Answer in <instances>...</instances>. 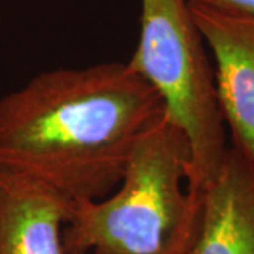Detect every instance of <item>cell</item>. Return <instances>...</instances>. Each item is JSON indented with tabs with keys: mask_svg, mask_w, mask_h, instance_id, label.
Segmentation results:
<instances>
[{
	"mask_svg": "<svg viewBox=\"0 0 254 254\" xmlns=\"http://www.w3.org/2000/svg\"><path fill=\"white\" fill-rule=\"evenodd\" d=\"M188 1L226 13L254 17V0H188Z\"/></svg>",
	"mask_w": 254,
	"mask_h": 254,
	"instance_id": "7",
	"label": "cell"
},
{
	"mask_svg": "<svg viewBox=\"0 0 254 254\" xmlns=\"http://www.w3.org/2000/svg\"><path fill=\"white\" fill-rule=\"evenodd\" d=\"M190 237H192V236H190ZM188 246H190V243L185 246V247H184L182 250H180V252H178V253H177V254H187V253H188Z\"/></svg>",
	"mask_w": 254,
	"mask_h": 254,
	"instance_id": "8",
	"label": "cell"
},
{
	"mask_svg": "<svg viewBox=\"0 0 254 254\" xmlns=\"http://www.w3.org/2000/svg\"><path fill=\"white\" fill-rule=\"evenodd\" d=\"M190 147L164 112L138 137L112 196L75 203L65 243L81 254H177L190 243L199 192L188 190Z\"/></svg>",
	"mask_w": 254,
	"mask_h": 254,
	"instance_id": "2",
	"label": "cell"
},
{
	"mask_svg": "<svg viewBox=\"0 0 254 254\" xmlns=\"http://www.w3.org/2000/svg\"><path fill=\"white\" fill-rule=\"evenodd\" d=\"M128 66L161 96L190 147L188 190H203L227 153L213 66L188 0H141L140 37Z\"/></svg>",
	"mask_w": 254,
	"mask_h": 254,
	"instance_id": "3",
	"label": "cell"
},
{
	"mask_svg": "<svg viewBox=\"0 0 254 254\" xmlns=\"http://www.w3.org/2000/svg\"><path fill=\"white\" fill-rule=\"evenodd\" d=\"M190 4L212 54L216 100L230 145L254 168V17Z\"/></svg>",
	"mask_w": 254,
	"mask_h": 254,
	"instance_id": "4",
	"label": "cell"
},
{
	"mask_svg": "<svg viewBox=\"0 0 254 254\" xmlns=\"http://www.w3.org/2000/svg\"><path fill=\"white\" fill-rule=\"evenodd\" d=\"M73 206L44 182L0 161V254H81L64 239Z\"/></svg>",
	"mask_w": 254,
	"mask_h": 254,
	"instance_id": "5",
	"label": "cell"
},
{
	"mask_svg": "<svg viewBox=\"0 0 254 254\" xmlns=\"http://www.w3.org/2000/svg\"><path fill=\"white\" fill-rule=\"evenodd\" d=\"M164 112L160 93L127 63L46 71L0 98V161L73 203L102 199Z\"/></svg>",
	"mask_w": 254,
	"mask_h": 254,
	"instance_id": "1",
	"label": "cell"
},
{
	"mask_svg": "<svg viewBox=\"0 0 254 254\" xmlns=\"http://www.w3.org/2000/svg\"><path fill=\"white\" fill-rule=\"evenodd\" d=\"M199 192L187 254H254V168L229 144L215 178Z\"/></svg>",
	"mask_w": 254,
	"mask_h": 254,
	"instance_id": "6",
	"label": "cell"
}]
</instances>
